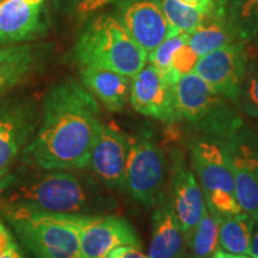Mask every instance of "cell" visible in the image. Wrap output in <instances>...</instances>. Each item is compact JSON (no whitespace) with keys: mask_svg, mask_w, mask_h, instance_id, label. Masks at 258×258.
Returning a JSON list of instances; mask_svg holds the SVG:
<instances>
[{"mask_svg":"<svg viewBox=\"0 0 258 258\" xmlns=\"http://www.w3.org/2000/svg\"><path fill=\"white\" fill-rule=\"evenodd\" d=\"M98 102L77 79H61L48 90L40 124L19 163L50 170H84L102 124Z\"/></svg>","mask_w":258,"mask_h":258,"instance_id":"6da1fadb","label":"cell"},{"mask_svg":"<svg viewBox=\"0 0 258 258\" xmlns=\"http://www.w3.org/2000/svg\"><path fill=\"white\" fill-rule=\"evenodd\" d=\"M80 170H50L22 164L0 178V206L59 214L101 215L117 201L98 179Z\"/></svg>","mask_w":258,"mask_h":258,"instance_id":"7a4b0ae2","label":"cell"},{"mask_svg":"<svg viewBox=\"0 0 258 258\" xmlns=\"http://www.w3.org/2000/svg\"><path fill=\"white\" fill-rule=\"evenodd\" d=\"M73 60L80 67H99L134 78L146 64L147 53L117 18L101 15L79 35L73 48Z\"/></svg>","mask_w":258,"mask_h":258,"instance_id":"3957f363","label":"cell"},{"mask_svg":"<svg viewBox=\"0 0 258 258\" xmlns=\"http://www.w3.org/2000/svg\"><path fill=\"white\" fill-rule=\"evenodd\" d=\"M176 102L180 121L198 137L227 141L244 124L237 106L190 72L176 84Z\"/></svg>","mask_w":258,"mask_h":258,"instance_id":"277c9868","label":"cell"},{"mask_svg":"<svg viewBox=\"0 0 258 258\" xmlns=\"http://www.w3.org/2000/svg\"><path fill=\"white\" fill-rule=\"evenodd\" d=\"M125 192L145 208H153L165 194L169 161L156 129L141 124L128 135Z\"/></svg>","mask_w":258,"mask_h":258,"instance_id":"5b68a950","label":"cell"},{"mask_svg":"<svg viewBox=\"0 0 258 258\" xmlns=\"http://www.w3.org/2000/svg\"><path fill=\"white\" fill-rule=\"evenodd\" d=\"M188 148L206 207L217 215L241 212L225 141L195 135L190 139Z\"/></svg>","mask_w":258,"mask_h":258,"instance_id":"8992f818","label":"cell"},{"mask_svg":"<svg viewBox=\"0 0 258 258\" xmlns=\"http://www.w3.org/2000/svg\"><path fill=\"white\" fill-rule=\"evenodd\" d=\"M0 214L34 258H82L76 231L46 213L0 206Z\"/></svg>","mask_w":258,"mask_h":258,"instance_id":"52a82bcc","label":"cell"},{"mask_svg":"<svg viewBox=\"0 0 258 258\" xmlns=\"http://www.w3.org/2000/svg\"><path fill=\"white\" fill-rule=\"evenodd\" d=\"M46 214L76 231L82 258H108L112 250L123 245L141 249V240L137 231L127 219L122 217L110 214Z\"/></svg>","mask_w":258,"mask_h":258,"instance_id":"ba28073f","label":"cell"},{"mask_svg":"<svg viewBox=\"0 0 258 258\" xmlns=\"http://www.w3.org/2000/svg\"><path fill=\"white\" fill-rule=\"evenodd\" d=\"M42 109L25 97L0 99V178L19 161L40 124Z\"/></svg>","mask_w":258,"mask_h":258,"instance_id":"9c48e42d","label":"cell"},{"mask_svg":"<svg viewBox=\"0 0 258 258\" xmlns=\"http://www.w3.org/2000/svg\"><path fill=\"white\" fill-rule=\"evenodd\" d=\"M241 211L258 221V123L243 124L226 141Z\"/></svg>","mask_w":258,"mask_h":258,"instance_id":"30bf717a","label":"cell"},{"mask_svg":"<svg viewBox=\"0 0 258 258\" xmlns=\"http://www.w3.org/2000/svg\"><path fill=\"white\" fill-rule=\"evenodd\" d=\"M249 62L245 42H235L200 56L194 73L205 80L218 95L237 106Z\"/></svg>","mask_w":258,"mask_h":258,"instance_id":"8fae6325","label":"cell"},{"mask_svg":"<svg viewBox=\"0 0 258 258\" xmlns=\"http://www.w3.org/2000/svg\"><path fill=\"white\" fill-rule=\"evenodd\" d=\"M129 102L135 111L169 125L180 122L176 84L152 64H145L132 80Z\"/></svg>","mask_w":258,"mask_h":258,"instance_id":"7c38bea8","label":"cell"},{"mask_svg":"<svg viewBox=\"0 0 258 258\" xmlns=\"http://www.w3.org/2000/svg\"><path fill=\"white\" fill-rule=\"evenodd\" d=\"M128 135L117 125L102 122L93 144L89 167L106 189L125 191Z\"/></svg>","mask_w":258,"mask_h":258,"instance_id":"4fadbf2b","label":"cell"},{"mask_svg":"<svg viewBox=\"0 0 258 258\" xmlns=\"http://www.w3.org/2000/svg\"><path fill=\"white\" fill-rule=\"evenodd\" d=\"M116 18L147 54L178 35L167 23L161 0H118Z\"/></svg>","mask_w":258,"mask_h":258,"instance_id":"5bb4252c","label":"cell"},{"mask_svg":"<svg viewBox=\"0 0 258 258\" xmlns=\"http://www.w3.org/2000/svg\"><path fill=\"white\" fill-rule=\"evenodd\" d=\"M170 175L172 185V203L186 243L198 227L206 209V201L198 178L186 164L179 148L170 151Z\"/></svg>","mask_w":258,"mask_h":258,"instance_id":"9a60e30c","label":"cell"},{"mask_svg":"<svg viewBox=\"0 0 258 258\" xmlns=\"http://www.w3.org/2000/svg\"><path fill=\"white\" fill-rule=\"evenodd\" d=\"M51 47L25 42L0 46V99L44 69Z\"/></svg>","mask_w":258,"mask_h":258,"instance_id":"2e32d148","label":"cell"},{"mask_svg":"<svg viewBox=\"0 0 258 258\" xmlns=\"http://www.w3.org/2000/svg\"><path fill=\"white\" fill-rule=\"evenodd\" d=\"M46 0H3L0 3V43L32 42L46 31Z\"/></svg>","mask_w":258,"mask_h":258,"instance_id":"e0dca14e","label":"cell"},{"mask_svg":"<svg viewBox=\"0 0 258 258\" xmlns=\"http://www.w3.org/2000/svg\"><path fill=\"white\" fill-rule=\"evenodd\" d=\"M165 194L153 207L152 237L148 257L189 258L188 243L177 219L172 200Z\"/></svg>","mask_w":258,"mask_h":258,"instance_id":"ac0fdd59","label":"cell"},{"mask_svg":"<svg viewBox=\"0 0 258 258\" xmlns=\"http://www.w3.org/2000/svg\"><path fill=\"white\" fill-rule=\"evenodd\" d=\"M133 78L115 71L86 66L80 69V83L111 112L124 110Z\"/></svg>","mask_w":258,"mask_h":258,"instance_id":"d6986e66","label":"cell"},{"mask_svg":"<svg viewBox=\"0 0 258 258\" xmlns=\"http://www.w3.org/2000/svg\"><path fill=\"white\" fill-rule=\"evenodd\" d=\"M214 9L224 16L238 41L256 38L258 34V0H214Z\"/></svg>","mask_w":258,"mask_h":258,"instance_id":"ffe728a7","label":"cell"},{"mask_svg":"<svg viewBox=\"0 0 258 258\" xmlns=\"http://www.w3.org/2000/svg\"><path fill=\"white\" fill-rule=\"evenodd\" d=\"M219 245L226 252L250 256L251 238L256 220L245 212L218 215Z\"/></svg>","mask_w":258,"mask_h":258,"instance_id":"44dd1931","label":"cell"},{"mask_svg":"<svg viewBox=\"0 0 258 258\" xmlns=\"http://www.w3.org/2000/svg\"><path fill=\"white\" fill-rule=\"evenodd\" d=\"M235 42L241 41L237 40L226 23L224 16L219 14L214 8H212L211 14L205 22L191 34H189L188 38V44L199 57Z\"/></svg>","mask_w":258,"mask_h":258,"instance_id":"7402d4cb","label":"cell"},{"mask_svg":"<svg viewBox=\"0 0 258 258\" xmlns=\"http://www.w3.org/2000/svg\"><path fill=\"white\" fill-rule=\"evenodd\" d=\"M213 0L209 4L191 6L182 0H161V8L167 23L178 34H191L211 14Z\"/></svg>","mask_w":258,"mask_h":258,"instance_id":"603a6c76","label":"cell"},{"mask_svg":"<svg viewBox=\"0 0 258 258\" xmlns=\"http://www.w3.org/2000/svg\"><path fill=\"white\" fill-rule=\"evenodd\" d=\"M219 246L218 215L206 207L188 244L189 258H211Z\"/></svg>","mask_w":258,"mask_h":258,"instance_id":"cb8c5ba5","label":"cell"},{"mask_svg":"<svg viewBox=\"0 0 258 258\" xmlns=\"http://www.w3.org/2000/svg\"><path fill=\"white\" fill-rule=\"evenodd\" d=\"M237 108L250 117L258 118V62H249L238 97Z\"/></svg>","mask_w":258,"mask_h":258,"instance_id":"d4e9b609","label":"cell"},{"mask_svg":"<svg viewBox=\"0 0 258 258\" xmlns=\"http://www.w3.org/2000/svg\"><path fill=\"white\" fill-rule=\"evenodd\" d=\"M188 38L189 34H178L175 36L167 37L159 46L147 54V60L150 61V64L156 67L161 73L169 72L172 70L171 61H172L173 54L183 44L188 43Z\"/></svg>","mask_w":258,"mask_h":258,"instance_id":"484cf974","label":"cell"},{"mask_svg":"<svg viewBox=\"0 0 258 258\" xmlns=\"http://www.w3.org/2000/svg\"><path fill=\"white\" fill-rule=\"evenodd\" d=\"M198 60V54L192 50V48L188 43H185L175 51L172 61H171V67L182 77L184 74L194 72Z\"/></svg>","mask_w":258,"mask_h":258,"instance_id":"4316f807","label":"cell"},{"mask_svg":"<svg viewBox=\"0 0 258 258\" xmlns=\"http://www.w3.org/2000/svg\"><path fill=\"white\" fill-rule=\"evenodd\" d=\"M0 258H27L21 250L15 235L0 220Z\"/></svg>","mask_w":258,"mask_h":258,"instance_id":"83f0119b","label":"cell"},{"mask_svg":"<svg viewBox=\"0 0 258 258\" xmlns=\"http://www.w3.org/2000/svg\"><path fill=\"white\" fill-rule=\"evenodd\" d=\"M108 258H150V257L145 256L139 247L123 245V246H118L112 250L111 252L109 253Z\"/></svg>","mask_w":258,"mask_h":258,"instance_id":"f1b7e54d","label":"cell"},{"mask_svg":"<svg viewBox=\"0 0 258 258\" xmlns=\"http://www.w3.org/2000/svg\"><path fill=\"white\" fill-rule=\"evenodd\" d=\"M211 258H252L246 256V254H237V253H231V252H226V251H222V249H217L214 253L212 254Z\"/></svg>","mask_w":258,"mask_h":258,"instance_id":"f546056e","label":"cell"},{"mask_svg":"<svg viewBox=\"0 0 258 258\" xmlns=\"http://www.w3.org/2000/svg\"><path fill=\"white\" fill-rule=\"evenodd\" d=\"M250 256L252 258H258V225H257V227L253 230L252 238H251Z\"/></svg>","mask_w":258,"mask_h":258,"instance_id":"4dcf8cb0","label":"cell"},{"mask_svg":"<svg viewBox=\"0 0 258 258\" xmlns=\"http://www.w3.org/2000/svg\"><path fill=\"white\" fill-rule=\"evenodd\" d=\"M182 2L191 6H199L202 4H209V3H212L213 0H182Z\"/></svg>","mask_w":258,"mask_h":258,"instance_id":"1f68e13d","label":"cell"},{"mask_svg":"<svg viewBox=\"0 0 258 258\" xmlns=\"http://www.w3.org/2000/svg\"><path fill=\"white\" fill-rule=\"evenodd\" d=\"M82 2H83V0H82ZM93 2H95L98 6H104L105 4H108V3L117 2V0H93Z\"/></svg>","mask_w":258,"mask_h":258,"instance_id":"d6a6232c","label":"cell"},{"mask_svg":"<svg viewBox=\"0 0 258 258\" xmlns=\"http://www.w3.org/2000/svg\"><path fill=\"white\" fill-rule=\"evenodd\" d=\"M71 2H72V3H76V4H77V5H78V4H79V3H80V2H82V0H71Z\"/></svg>","mask_w":258,"mask_h":258,"instance_id":"836d02e7","label":"cell"},{"mask_svg":"<svg viewBox=\"0 0 258 258\" xmlns=\"http://www.w3.org/2000/svg\"><path fill=\"white\" fill-rule=\"evenodd\" d=\"M256 38H257V44H258V34H257V36H256Z\"/></svg>","mask_w":258,"mask_h":258,"instance_id":"e575fe53","label":"cell"},{"mask_svg":"<svg viewBox=\"0 0 258 258\" xmlns=\"http://www.w3.org/2000/svg\"><path fill=\"white\" fill-rule=\"evenodd\" d=\"M0 46H4V44H2V43H0Z\"/></svg>","mask_w":258,"mask_h":258,"instance_id":"d590c367","label":"cell"},{"mask_svg":"<svg viewBox=\"0 0 258 258\" xmlns=\"http://www.w3.org/2000/svg\"><path fill=\"white\" fill-rule=\"evenodd\" d=\"M3 2V0H0V3H2Z\"/></svg>","mask_w":258,"mask_h":258,"instance_id":"8d00e7d4","label":"cell"}]
</instances>
